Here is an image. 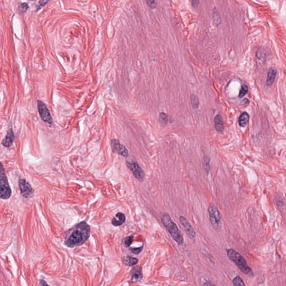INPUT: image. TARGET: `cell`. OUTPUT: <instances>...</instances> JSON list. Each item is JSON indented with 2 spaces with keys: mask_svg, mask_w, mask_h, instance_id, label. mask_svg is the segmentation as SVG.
Listing matches in <instances>:
<instances>
[{
  "mask_svg": "<svg viewBox=\"0 0 286 286\" xmlns=\"http://www.w3.org/2000/svg\"><path fill=\"white\" fill-rule=\"evenodd\" d=\"M91 229L86 222H79L69 230L65 236V245L69 248L81 245L88 239Z\"/></svg>",
  "mask_w": 286,
  "mask_h": 286,
  "instance_id": "obj_1",
  "label": "cell"
},
{
  "mask_svg": "<svg viewBox=\"0 0 286 286\" xmlns=\"http://www.w3.org/2000/svg\"><path fill=\"white\" fill-rule=\"evenodd\" d=\"M162 222L173 240L178 245H182L184 241L183 235H182L176 224L172 220L169 215L167 213L163 214L162 216Z\"/></svg>",
  "mask_w": 286,
  "mask_h": 286,
  "instance_id": "obj_2",
  "label": "cell"
},
{
  "mask_svg": "<svg viewBox=\"0 0 286 286\" xmlns=\"http://www.w3.org/2000/svg\"><path fill=\"white\" fill-rule=\"evenodd\" d=\"M227 254L230 259L232 262H234L236 265H238V267L243 273L248 275L253 274L251 268L247 265L245 259L240 253L232 249H229L227 250Z\"/></svg>",
  "mask_w": 286,
  "mask_h": 286,
  "instance_id": "obj_3",
  "label": "cell"
},
{
  "mask_svg": "<svg viewBox=\"0 0 286 286\" xmlns=\"http://www.w3.org/2000/svg\"><path fill=\"white\" fill-rule=\"evenodd\" d=\"M1 189H0V197L1 199L3 200H7L10 197H11V188L9 186L8 180L7 177L6 175L5 169L3 166L2 164H1Z\"/></svg>",
  "mask_w": 286,
  "mask_h": 286,
  "instance_id": "obj_4",
  "label": "cell"
},
{
  "mask_svg": "<svg viewBox=\"0 0 286 286\" xmlns=\"http://www.w3.org/2000/svg\"><path fill=\"white\" fill-rule=\"evenodd\" d=\"M210 220L212 226L216 230H220L222 227L221 217L218 208L214 204H211L208 207Z\"/></svg>",
  "mask_w": 286,
  "mask_h": 286,
  "instance_id": "obj_5",
  "label": "cell"
},
{
  "mask_svg": "<svg viewBox=\"0 0 286 286\" xmlns=\"http://www.w3.org/2000/svg\"><path fill=\"white\" fill-rule=\"evenodd\" d=\"M38 109L41 119L49 124H51L53 123V119L50 112L45 104L41 100L38 101Z\"/></svg>",
  "mask_w": 286,
  "mask_h": 286,
  "instance_id": "obj_6",
  "label": "cell"
},
{
  "mask_svg": "<svg viewBox=\"0 0 286 286\" xmlns=\"http://www.w3.org/2000/svg\"><path fill=\"white\" fill-rule=\"evenodd\" d=\"M126 164L132 172L135 178L139 181H143L144 180L145 178V174L138 163L135 162H127Z\"/></svg>",
  "mask_w": 286,
  "mask_h": 286,
  "instance_id": "obj_7",
  "label": "cell"
},
{
  "mask_svg": "<svg viewBox=\"0 0 286 286\" xmlns=\"http://www.w3.org/2000/svg\"><path fill=\"white\" fill-rule=\"evenodd\" d=\"M21 194L25 198H29L32 196L34 190L29 182L24 179H20L19 182Z\"/></svg>",
  "mask_w": 286,
  "mask_h": 286,
  "instance_id": "obj_8",
  "label": "cell"
},
{
  "mask_svg": "<svg viewBox=\"0 0 286 286\" xmlns=\"http://www.w3.org/2000/svg\"><path fill=\"white\" fill-rule=\"evenodd\" d=\"M111 148L112 151L116 154L122 155V157L128 156V150L125 146L122 145L118 140L113 139L111 142Z\"/></svg>",
  "mask_w": 286,
  "mask_h": 286,
  "instance_id": "obj_9",
  "label": "cell"
},
{
  "mask_svg": "<svg viewBox=\"0 0 286 286\" xmlns=\"http://www.w3.org/2000/svg\"><path fill=\"white\" fill-rule=\"evenodd\" d=\"M179 222L182 225L184 229L186 231L187 234L188 235L189 238L191 239H194L196 236V232L188 221L184 216H181L179 217Z\"/></svg>",
  "mask_w": 286,
  "mask_h": 286,
  "instance_id": "obj_10",
  "label": "cell"
},
{
  "mask_svg": "<svg viewBox=\"0 0 286 286\" xmlns=\"http://www.w3.org/2000/svg\"><path fill=\"white\" fill-rule=\"evenodd\" d=\"M14 131L12 129L8 130L7 135L5 138L3 140L2 144L6 148L10 147L14 142Z\"/></svg>",
  "mask_w": 286,
  "mask_h": 286,
  "instance_id": "obj_11",
  "label": "cell"
},
{
  "mask_svg": "<svg viewBox=\"0 0 286 286\" xmlns=\"http://www.w3.org/2000/svg\"><path fill=\"white\" fill-rule=\"evenodd\" d=\"M126 220V217L122 212H118L116 216L112 220V224L115 226H119L124 223Z\"/></svg>",
  "mask_w": 286,
  "mask_h": 286,
  "instance_id": "obj_12",
  "label": "cell"
},
{
  "mask_svg": "<svg viewBox=\"0 0 286 286\" xmlns=\"http://www.w3.org/2000/svg\"><path fill=\"white\" fill-rule=\"evenodd\" d=\"M276 74H277V69L275 68H270L268 72L267 81H266L267 84L268 86L272 85L273 83H274Z\"/></svg>",
  "mask_w": 286,
  "mask_h": 286,
  "instance_id": "obj_13",
  "label": "cell"
},
{
  "mask_svg": "<svg viewBox=\"0 0 286 286\" xmlns=\"http://www.w3.org/2000/svg\"><path fill=\"white\" fill-rule=\"evenodd\" d=\"M214 122L216 130L218 132H223L224 130V122L222 117L220 115H217L214 119Z\"/></svg>",
  "mask_w": 286,
  "mask_h": 286,
  "instance_id": "obj_14",
  "label": "cell"
},
{
  "mask_svg": "<svg viewBox=\"0 0 286 286\" xmlns=\"http://www.w3.org/2000/svg\"><path fill=\"white\" fill-rule=\"evenodd\" d=\"M249 120V116L248 113L246 112H244L240 115L239 118V124L241 127H244L246 126Z\"/></svg>",
  "mask_w": 286,
  "mask_h": 286,
  "instance_id": "obj_15",
  "label": "cell"
},
{
  "mask_svg": "<svg viewBox=\"0 0 286 286\" xmlns=\"http://www.w3.org/2000/svg\"><path fill=\"white\" fill-rule=\"evenodd\" d=\"M143 277L141 272V268H135L132 271V279L133 281L139 282Z\"/></svg>",
  "mask_w": 286,
  "mask_h": 286,
  "instance_id": "obj_16",
  "label": "cell"
},
{
  "mask_svg": "<svg viewBox=\"0 0 286 286\" xmlns=\"http://www.w3.org/2000/svg\"><path fill=\"white\" fill-rule=\"evenodd\" d=\"M124 264L127 266H134L138 263V259L132 256H126L122 259Z\"/></svg>",
  "mask_w": 286,
  "mask_h": 286,
  "instance_id": "obj_17",
  "label": "cell"
},
{
  "mask_svg": "<svg viewBox=\"0 0 286 286\" xmlns=\"http://www.w3.org/2000/svg\"><path fill=\"white\" fill-rule=\"evenodd\" d=\"M212 19L213 21L216 26H218L221 24L222 19L217 10L215 7L212 10Z\"/></svg>",
  "mask_w": 286,
  "mask_h": 286,
  "instance_id": "obj_18",
  "label": "cell"
},
{
  "mask_svg": "<svg viewBox=\"0 0 286 286\" xmlns=\"http://www.w3.org/2000/svg\"><path fill=\"white\" fill-rule=\"evenodd\" d=\"M265 51L263 48H259L256 52V58L260 63L265 62Z\"/></svg>",
  "mask_w": 286,
  "mask_h": 286,
  "instance_id": "obj_19",
  "label": "cell"
},
{
  "mask_svg": "<svg viewBox=\"0 0 286 286\" xmlns=\"http://www.w3.org/2000/svg\"><path fill=\"white\" fill-rule=\"evenodd\" d=\"M232 283H233L234 286H241L245 285V284H244L243 279L240 278L239 276H237L235 278H234V279L232 281Z\"/></svg>",
  "mask_w": 286,
  "mask_h": 286,
  "instance_id": "obj_20",
  "label": "cell"
},
{
  "mask_svg": "<svg viewBox=\"0 0 286 286\" xmlns=\"http://www.w3.org/2000/svg\"><path fill=\"white\" fill-rule=\"evenodd\" d=\"M203 165L204 168L207 173H208L210 170V159L207 157H205L203 158Z\"/></svg>",
  "mask_w": 286,
  "mask_h": 286,
  "instance_id": "obj_21",
  "label": "cell"
},
{
  "mask_svg": "<svg viewBox=\"0 0 286 286\" xmlns=\"http://www.w3.org/2000/svg\"><path fill=\"white\" fill-rule=\"evenodd\" d=\"M248 91V86L246 85V84H243L241 86V89L240 90V92H239V96L240 98H241V97H244L245 95L247 93V92Z\"/></svg>",
  "mask_w": 286,
  "mask_h": 286,
  "instance_id": "obj_22",
  "label": "cell"
},
{
  "mask_svg": "<svg viewBox=\"0 0 286 286\" xmlns=\"http://www.w3.org/2000/svg\"><path fill=\"white\" fill-rule=\"evenodd\" d=\"M191 103L192 105L194 108H197L198 107L199 105V101L198 99V97L194 95H192L191 96Z\"/></svg>",
  "mask_w": 286,
  "mask_h": 286,
  "instance_id": "obj_23",
  "label": "cell"
},
{
  "mask_svg": "<svg viewBox=\"0 0 286 286\" xmlns=\"http://www.w3.org/2000/svg\"><path fill=\"white\" fill-rule=\"evenodd\" d=\"M159 120L160 123L163 125L166 124L167 123V116L164 113H161L159 116Z\"/></svg>",
  "mask_w": 286,
  "mask_h": 286,
  "instance_id": "obj_24",
  "label": "cell"
},
{
  "mask_svg": "<svg viewBox=\"0 0 286 286\" xmlns=\"http://www.w3.org/2000/svg\"><path fill=\"white\" fill-rule=\"evenodd\" d=\"M133 238H134V237L131 236H129L128 238L125 239L124 240V243L125 246L126 247H129L131 245Z\"/></svg>",
  "mask_w": 286,
  "mask_h": 286,
  "instance_id": "obj_25",
  "label": "cell"
},
{
  "mask_svg": "<svg viewBox=\"0 0 286 286\" xmlns=\"http://www.w3.org/2000/svg\"><path fill=\"white\" fill-rule=\"evenodd\" d=\"M147 5L151 9L156 8V3L155 0H145Z\"/></svg>",
  "mask_w": 286,
  "mask_h": 286,
  "instance_id": "obj_26",
  "label": "cell"
},
{
  "mask_svg": "<svg viewBox=\"0 0 286 286\" xmlns=\"http://www.w3.org/2000/svg\"><path fill=\"white\" fill-rule=\"evenodd\" d=\"M28 7H29V6H28L27 3H24L21 4L20 6H19V10L20 12H24L27 10Z\"/></svg>",
  "mask_w": 286,
  "mask_h": 286,
  "instance_id": "obj_27",
  "label": "cell"
},
{
  "mask_svg": "<svg viewBox=\"0 0 286 286\" xmlns=\"http://www.w3.org/2000/svg\"><path fill=\"white\" fill-rule=\"evenodd\" d=\"M49 0H40L38 3V10H40L48 2Z\"/></svg>",
  "mask_w": 286,
  "mask_h": 286,
  "instance_id": "obj_28",
  "label": "cell"
},
{
  "mask_svg": "<svg viewBox=\"0 0 286 286\" xmlns=\"http://www.w3.org/2000/svg\"><path fill=\"white\" fill-rule=\"evenodd\" d=\"M143 246H142L141 247H139V248H131L130 249V250L131 251L134 253V254H139L140 252H141V251L143 249Z\"/></svg>",
  "mask_w": 286,
  "mask_h": 286,
  "instance_id": "obj_29",
  "label": "cell"
},
{
  "mask_svg": "<svg viewBox=\"0 0 286 286\" xmlns=\"http://www.w3.org/2000/svg\"><path fill=\"white\" fill-rule=\"evenodd\" d=\"M191 2L192 6L194 7H196L199 3V0H191Z\"/></svg>",
  "mask_w": 286,
  "mask_h": 286,
  "instance_id": "obj_30",
  "label": "cell"
},
{
  "mask_svg": "<svg viewBox=\"0 0 286 286\" xmlns=\"http://www.w3.org/2000/svg\"><path fill=\"white\" fill-rule=\"evenodd\" d=\"M39 285V286H44V285H48V284L46 283L45 281H44V280H41Z\"/></svg>",
  "mask_w": 286,
  "mask_h": 286,
  "instance_id": "obj_31",
  "label": "cell"
}]
</instances>
